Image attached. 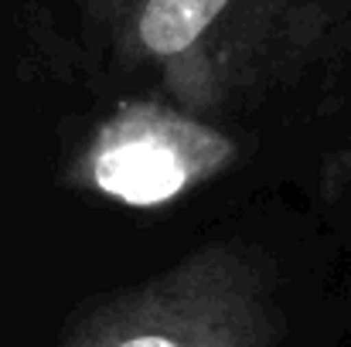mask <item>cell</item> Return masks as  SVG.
<instances>
[{"mask_svg":"<svg viewBox=\"0 0 351 347\" xmlns=\"http://www.w3.org/2000/svg\"><path fill=\"white\" fill-rule=\"evenodd\" d=\"M280 290L263 245L215 238L82 307L48 347H276L290 327Z\"/></svg>","mask_w":351,"mask_h":347,"instance_id":"1","label":"cell"},{"mask_svg":"<svg viewBox=\"0 0 351 347\" xmlns=\"http://www.w3.org/2000/svg\"><path fill=\"white\" fill-rule=\"evenodd\" d=\"M239 160L229 133L157 99H126L65 167V184L123 208H164Z\"/></svg>","mask_w":351,"mask_h":347,"instance_id":"2","label":"cell"},{"mask_svg":"<svg viewBox=\"0 0 351 347\" xmlns=\"http://www.w3.org/2000/svg\"><path fill=\"white\" fill-rule=\"evenodd\" d=\"M266 0H136L117 27L119 48L154 65L178 106L212 110L222 96L226 51Z\"/></svg>","mask_w":351,"mask_h":347,"instance_id":"3","label":"cell"},{"mask_svg":"<svg viewBox=\"0 0 351 347\" xmlns=\"http://www.w3.org/2000/svg\"><path fill=\"white\" fill-rule=\"evenodd\" d=\"M133 3H136V0H82L86 14H89L96 24H113V27L123 24V17L130 14Z\"/></svg>","mask_w":351,"mask_h":347,"instance_id":"4","label":"cell"}]
</instances>
